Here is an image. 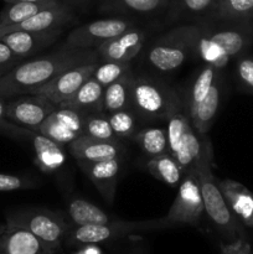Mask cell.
Here are the masks:
<instances>
[{
    "mask_svg": "<svg viewBox=\"0 0 253 254\" xmlns=\"http://www.w3.org/2000/svg\"><path fill=\"white\" fill-rule=\"evenodd\" d=\"M212 15L216 19L245 21L253 15V0H216Z\"/></svg>",
    "mask_w": 253,
    "mask_h": 254,
    "instance_id": "obj_26",
    "label": "cell"
},
{
    "mask_svg": "<svg viewBox=\"0 0 253 254\" xmlns=\"http://www.w3.org/2000/svg\"><path fill=\"white\" fill-rule=\"evenodd\" d=\"M24 60L17 56L1 39H0V77L7 73L10 69L22 62Z\"/></svg>",
    "mask_w": 253,
    "mask_h": 254,
    "instance_id": "obj_37",
    "label": "cell"
},
{
    "mask_svg": "<svg viewBox=\"0 0 253 254\" xmlns=\"http://www.w3.org/2000/svg\"><path fill=\"white\" fill-rule=\"evenodd\" d=\"M0 254H51L44 243L26 228L5 225L0 235Z\"/></svg>",
    "mask_w": 253,
    "mask_h": 254,
    "instance_id": "obj_16",
    "label": "cell"
},
{
    "mask_svg": "<svg viewBox=\"0 0 253 254\" xmlns=\"http://www.w3.org/2000/svg\"><path fill=\"white\" fill-rule=\"evenodd\" d=\"M130 72V62L122 61H104L103 64H97L93 72V78L98 81L103 87L113 83L117 79Z\"/></svg>",
    "mask_w": 253,
    "mask_h": 254,
    "instance_id": "obj_33",
    "label": "cell"
},
{
    "mask_svg": "<svg viewBox=\"0 0 253 254\" xmlns=\"http://www.w3.org/2000/svg\"><path fill=\"white\" fill-rule=\"evenodd\" d=\"M218 78V69L215 67L205 64L200 73L193 81L192 86L190 89V96H189V116L196 109V107L205 99L210 92L211 87L215 83L216 79Z\"/></svg>",
    "mask_w": 253,
    "mask_h": 254,
    "instance_id": "obj_28",
    "label": "cell"
},
{
    "mask_svg": "<svg viewBox=\"0 0 253 254\" xmlns=\"http://www.w3.org/2000/svg\"><path fill=\"white\" fill-rule=\"evenodd\" d=\"M73 14L71 10L62 4L52 5V6L45 7V9L40 10L35 15L30 16L25 21L20 22V24L14 25V26L6 27V29L0 30V36L7 34L11 31H17V30H22V31H46V30H54V29H62L64 24L72 20Z\"/></svg>",
    "mask_w": 253,
    "mask_h": 254,
    "instance_id": "obj_15",
    "label": "cell"
},
{
    "mask_svg": "<svg viewBox=\"0 0 253 254\" xmlns=\"http://www.w3.org/2000/svg\"><path fill=\"white\" fill-rule=\"evenodd\" d=\"M77 163L89 181L93 184L97 191L101 193L103 200L108 205H112L116 197L117 184L122 168L121 159H112V160L97 161V163H89V161H77Z\"/></svg>",
    "mask_w": 253,
    "mask_h": 254,
    "instance_id": "obj_11",
    "label": "cell"
},
{
    "mask_svg": "<svg viewBox=\"0 0 253 254\" xmlns=\"http://www.w3.org/2000/svg\"><path fill=\"white\" fill-rule=\"evenodd\" d=\"M206 32L212 41L225 50L230 59L242 54L251 41V35L245 29L233 27V29H220L213 31L206 30Z\"/></svg>",
    "mask_w": 253,
    "mask_h": 254,
    "instance_id": "obj_24",
    "label": "cell"
},
{
    "mask_svg": "<svg viewBox=\"0 0 253 254\" xmlns=\"http://www.w3.org/2000/svg\"><path fill=\"white\" fill-rule=\"evenodd\" d=\"M145 41V32L130 27L117 37L103 42L96 49L104 61L130 62L140 52Z\"/></svg>",
    "mask_w": 253,
    "mask_h": 254,
    "instance_id": "obj_13",
    "label": "cell"
},
{
    "mask_svg": "<svg viewBox=\"0 0 253 254\" xmlns=\"http://www.w3.org/2000/svg\"><path fill=\"white\" fill-rule=\"evenodd\" d=\"M134 76L131 72L117 79L113 83L104 87L102 109L104 113L129 109L131 107V89H133Z\"/></svg>",
    "mask_w": 253,
    "mask_h": 254,
    "instance_id": "obj_21",
    "label": "cell"
},
{
    "mask_svg": "<svg viewBox=\"0 0 253 254\" xmlns=\"http://www.w3.org/2000/svg\"><path fill=\"white\" fill-rule=\"evenodd\" d=\"M67 218L72 227L103 225L114 220L98 206L79 197L71 198L67 203Z\"/></svg>",
    "mask_w": 253,
    "mask_h": 254,
    "instance_id": "obj_20",
    "label": "cell"
},
{
    "mask_svg": "<svg viewBox=\"0 0 253 254\" xmlns=\"http://www.w3.org/2000/svg\"><path fill=\"white\" fill-rule=\"evenodd\" d=\"M82 135L99 140H117L113 129L109 123L108 114L104 112L87 113L83 117V133Z\"/></svg>",
    "mask_w": 253,
    "mask_h": 254,
    "instance_id": "obj_30",
    "label": "cell"
},
{
    "mask_svg": "<svg viewBox=\"0 0 253 254\" xmlns=\"http://www.w3.org/2000/svg\"><path fill=\"white\" fill-rule=\"evenodd\" d=\"M103 91L104 87L93 77H91L66 102L60 104V107L72 108L83 114L103 112L102 109Z\"/></svg>",
    "mask_w": 253,
    "mask_h": 254,
    "instance_id": "obj_18",
    "label": "cell"
},
{
    "mask_svg": "<svg viewBox=\"0 0 253 254\" xmlns=\"http://www.w3.org/2000/svg\"><path fill=\"white\" fill-rule=\"evenodd\" d=\"M97 64H98V62H91V64L71 67V68L61 72L59 76L51 79L49 83L44 84L40 88L34 89L29 94L42 96L56 106H60L63 102H66L87 79L93 76Z\"/></svg>",
    "mask_w": 253,
    "mask_h": 254,
    "instance_id": "obj_10",
    "label": "cell"
},
{
    "mask_svg": "<svg viewBox=\"0 0 253 254\" xmlns=\"http://www.w3.org/2000/svg\"><path fill=\"white\" fill-rule=\"evenodd\" d=\"M71 155L77 161H97L121 159L124 153V148L118 140H99L81 135L68 145Z\"/></svg>",
    "mask_w": 253,
    "mask_h": 254,
    "instance_id": "obj_14",
    "label": "cell"
},
{
    "mask_svg": "<svg viewBox=\"0 0 253 254\" xmlns=\"http://www.w3.org/2000/svg\"><path fill=\"white\" fill-rule=\"evenodd\" d=\"M131 107L144 118L168 119L180 109L179 97L174 89L146 77H134Z\"/></svg>",
    "mask_w": 253,
    "mask_h": 254,
    "instance_id": "obj_6",
    "label": "cell"
},
{
    "mask_svg": "<svg viewBox=\"0 0 253 254\" xmlns=\"http://www.w3.org/2000/svg\"><path fill=\"white\" fill-rule=\"evenodd\" d=\"M212 168V149H211L210 141L206 140L202 154L192 170H195L198 184H200L206 215L215 225V227L220 231L221 235L231 242V241L243 237L245 233H243V228L241 226V221L233 215L220 186L216 183Z\"/></svg>",
    "mask_w": 253,
    "mask_h": 254,
    "instance_id": "obj_2",
    "label": "cell"
},
{
    "mask_svg": "<svg viewBox=\"0 0 253 254\" xmlns=\"http://www.w3.org/2000/svg\"><path fill=\"white\" fill-rule=\"evenodd\" d=\"M6 4L10 2H46V1H55V0H4Z\"/></svg>",
    "mask_w": 253,
    "mask_h": 254,
    "instance_id": "obj_43",
    "label": "cell"
},
{
    "mask_svg": "<svg viewBox=\"0 0 253 254\" xmlns=\"http://www.w3.org/2000/svg\"><path fill=\"white\" fill-rule=\"evenodd\" d=\"M74 254H103L102 250L97 245H84L81 250L77 251Z\"/></svg>",
    "mask_w": 253,
    "mask_h": 254,
    "instance_id": "obj_41",
    "label": "cell"
},
{
    "mask_svg": "<svg viewBox=\"0 0 253 254\" xmlns=\"http://www.w3.org/2000/svg\"><path fill=\"white\" fill-rule=\"evenodd\" d=\"M166 121H168V124H166L165 130L166 135H168L169 153L171 155H174L176 153V150H178L181 140H183L184 134L188 130L189 126H191V121L190 117L181 113L180 111L171 114Z\"/></svg>",
    "mask_w": 253,
    "mask_h": 254,
    "instance_id": "obj_32",
    "label": "cell"
},
{
    "mask_svg": "<svg viewBox=\"0 0 253 254\" xmlns=\"http://www.w3.org/2000/svg\"><path fill=\"white\" fill-rule=\"evenodd\" d=\"M221 102V81L220 77L216 79L211 87L210 92L202 102L196 107L195 111L190 114L191 126L200 135H206L212 127L213 121L217 116Z\"/></svg>",
    "mask_w": 253,
    "mask_h": 254,
    "instance_id": "obj_19",
    "label": "cell"
},
{
    "mask_svg": "<svg viewBox=\"0 0 253 254\" xmlns=\"http://www.w3.org/2000/svg\"><path fill=\"white\" fill-rule=\"evenodd\" d=\"M195 54L205 62V64L215 67L216 69L226 67L230 61V56L226 54L225 50L218 46L215 41H212L203 29L201 30V34L198 36Z\"/></svg>",
    "mask_w": 253,
    "mask_h": 254,
    "instance_id": "obj_27",
    "label": "cell"
},
{
    "mask_svg": "<svg viewBox=\"0 0 253 254\" xmlns=\"http://www.w3.org/2000/svg\"><path fill=\"white\" fill-rule=\"evenodd\" d=\"M130 27H133V24L124 19L96 20L72 30L67 36L66 45L76 49H97L99 45L117 37Z\"/></svg>",
    "mask_w": 253,
    "mask_h": 254,
    "instance_id": "obj_9",
    "label": "cell"
},
{
    "mask_svg": "<svg viewBox=\"0 0 253 254\" xmlns=\"http://www.w3.org/2000/svg\"><path fill=\"white\" fill-rule=\"evenodd\" d=\"M237 74L240 81L251 93H253V59L242 57L237 62Z\"/></svg>",
    "mask_w": 253,
    "mask_h": 254,
    "instance_id": "obj_38",
    "label": "cell"
},
{
    "mask_svg": "<svg viewBox=\"0 0 253 254\" xmlns=\"http://www.w3.org/2000/svg\"><path fill=\"white\" fill-rule=\"evenodd\" d=\"M200 136L203 135L196 133L192 126H189L178 150L173 155L175 160L178 161L179 165H180L184 174L195 168L196 163H197L201 154H202L207 139H201Z\"/></svg>",
    "mask_w": 253,
    "mask_h": 254,
    "instance_id": "obj_22",
    "label": "cell"
},
{
    "mask_svg": "<svg viewBox=\"0 0 253 254\" xmlns=\"http://www.w3.org/2000/svg\"><path fill=\"white\" fill-rule=\"evenodd\" d=\"M59 4L57 0L46 2H10L0 11V30L14 26L29 19L45 7Z\"/></svg>",
    "mask_w": 253,
    "mask_h": 254,
    "instance_id": "obj_25",
    "label": "cell"
},
{
    "mask_svg": "<svg viewBox=\"0 0 253 254\" xmlns=\"http://www.w3.org/2000/svg\"><path fill=\"white\" fill-rule=\"evenodd\" d=\"M161 228H168L164 217L148 221L113 220L103 225L72 227L64 242L68 246L99 245V243L121 240L134 233L149 232V231L161 230Z\"/></svg>",
    "mask_w": 253,
    "mask_h": 254,
    "instance_id": "obj_5",
    "label": "cell"
},
{
    "mask_svg": "<svg viewBox=\"0 0 253 254\" xmlns=\"http://www.w3.org/2000/svg\"><path fill=\"white\" fill-rule=\"evenodd\" d=\"M5 109H6V99L0 97V124L5 121Z\"/></svg>",
    "mask_w": 253,
    "mask_h": 254,
    "instance_id": "obj_42",
    "label": "cell"
},
{
    "mask_svg": "<svg viewBox=\"0 0 253 254\" xmlns=\"http://www.w3.org/2000/svg\"><path fill=\"white\" fill-rule=\"evenodd\" d=\"M37 131L41 134H44L47 138L52 139L56 143L61 144V145H69L73 140H76L78 138V134H76L74 131H72L71 129L67 128L61 121L56 118L54 116V113L50 114L46 119L44 121V123L40 126V128L37 129Z\"/></svg>",
    "mask_w": 253,
    "mask_h": 254,
    "instance_id": "obj_31",
    "label": "cell"
},
{
    "mask_svg": "<svg viewBox=\"0 0 253 254\" xmlns=\"http://www.w3.org/2000/svg\"><path fill=\"white\" fill-rule=\"evenodd\" d=\"M31 188H35V184L30 179L24 178V176L0 173V192L25 190V189Z\"/></svg>",
    "mask_w": 253,
    "mask_h": 254,
    "instance_id": "obj_35",
    "label": "cell"
},
{
    "mask_svg": "<svg viewBox=\"0 0 253 254\" xmlns=\"http://www.w3.org/2000/svg\"><path fill=\"white\" fill-rule=\"evenodd\" d=\"M57 108L55 103L37 94H22L6 99L5 118L6 121L37 131L45 119Z\"/></svg>",
    "mask_w": 253,
    "mask_h": 254,
    "instance_id": "obj_8",
    "label": "cell"
},
{
    "mask_svg": "<svg viewBox=\"0 0 253 254\" xmlns=\"http://www.w3.org/2000/svg\"><path fill=\"white\" fill-rule=\"evenodd\" d=\"M216 0H180L181 9L190 14H198L206 11L207 9H212Z\"/></svg>",
    "mask_w": 253,
    "mask_h": 254,
    "instance_id": "obj_40",
    "label": "cell"
},
{
    "mask_svg": "<svg viewBox=\"0 0 253 254\" xmlns=\"http://www.w3.org/2000/svg\"><path fill=\"white\" fill-rule=\"evenodd\" d=\"M136 143L141 150L149 156H156L169 153V143L166 130L164 128H145L139 131L135 136Z\"/></svg>",
    "mask_w": 253,
    "mask_h": 254,
    "instance_id": "obj_29",
    "label": "cell"
},
{
    "mask_svg": "<svg viewBox=\"0 0 253 254\" xmlns=\"http://www.w3.org/2000/svg\"><path fill=\"white\" fill-rule=\"evenodd\" d=\"M221 254H251V245L243 237L221 245Z\"/></svg>",
    "mask_w": 253,
    "mask_h": 254,
    "instance_id": "obj_39",
    "label": "cell"
},
{
    "mask_svg": "<svg viewBox=\"0 0 253 254\" xmlns=\"http://www.w3.org/2000/svg\"><path fill=\"white\" fill-rule=\"evenodd\" d=\"M146 169L154 178L171 188L179 186L183 180V170L170 153L151 156L146 163Z\"/></svg>",
    "mask_w": 253,
    "mask_h": 254,
    "instance_id": "obj_23",
    "label": "cell"
},
{
    "mask_svg": "<svg viewBox=\"0 0 253 254\" xmlns=\"http://www.w3.org/2000/svg\"><path fill=\"white\" fill-rule=\"evenodd\" d=\"M62 29L46 30V31H17L7 32L0 36V39L22 60L32 57L37 52L51 46L59 36Z\"/></svg>",
    "mask_w": 253,
    "mask_h": 254,
    "instance_id": "obj_12",
    "label": "cell"
},
{
    "mask_svg": "<svg viewBox=\"0 0 253 254\" xmlns=\"http://www.w3.org/2000/svg\"><path fill=\"white\" fill-rule=\"evenodd\" d=\"M178 188V195L168 215L164 217L166 226H198L205 212V207L195 170L184 174L183 180Z\"/></svg>",
    "mask_w": 253,
    "mask_h": 254,
    "instance_id": "obj_7",
    "label": "cell"
},
{
    "mask_svg": "<svg viewBox=\"0 0 253 254\" xmlns=\"http://www.w3.org/2000/svg\"><path fill=\"white\" fill-rule=\"evenodd\" d=\"M201 27L181 25L159 37L148 50V61L160 72H173L180 68L189 57L196 52Z\"/></svg>",
    "mask_w": 253,
    "mask_h": 254,
    "instance_id": "obj_3",
    "label": "cell"
},
{
    "mask_svg": "<svg viewBox=\"0 0 253 254\" xmlns=\"http://www.w3.org/2000/svg\"><path fill=\"white\" fill-rule=\"evenodd\" d=\"M6 223L26 228L44 243L51 254L61 248L72 228L69 221L62 213L45 208H30L15 212L7 216Z\"/></svg>",
    "mask_w": 253,
    "mask_h": 254,
    "instance_id": "obj_4",
    "label": "cell"
},
{
    "mask_svg": "<svg viewBox=\"0 0 253 254\" xmlns=\"http://www.w3.org/2000/svg\"><path fill=\"white\" fill-rule=\"evenodd\" d=\"M108 119L117 138H130L135 131V117L129 109L109 113Z\"/></svg>",
    "mask_w": 253,
    "mask_h": 254,
    "instance_id": "obj_34",
    "label": "cell"
},
{
    "mask_svg": "<svg viewBox=\"0 0 253 254\" xmlns=\"http://www.w3.org/2000/svg\"><path fill=\"white\" fill-rule=\"evenodd\" d=\"M4 228H5V225H0V235H1V232L4 231Z\"/></svg>",
    "mask_w": 253,
    "mask_h": 254,
    "instance_id": "obj_44",
    "label": "cell"
},
{
    "mask_svg": "<svg viewBox=\"0 0 253 254\" xmlns=\"http://www.w3.org/2000/svg\"><path fill=\"white\" fill-rule=\"evenodd\" d=\"M165 4L166 0H118L119 6L135 12L155 11Z\"/></svg>",
    "mask_w": 253,
    "mask_h": 254,
    "instance_id": "obj_36",
    "label": "cell"
},
{
    "mask_svg": "<svg viewBox=\"0 0 253 254\" xmlns=\"http://www.w3.org/2000/svg\"><path fill=\"white\" fill-rule=\"evenodd\" d=\"M97 55V51L91 49H76L66 45L46 56L24 60L0 77V97L10 99L29 94L71 67L98 62Z\"/></svg>",
    "mask_w": 253,
    "mask_h": 254,
    "instance_id": "obj_1",
    "label": "cell"
},
{
    "mask_svg": "<svg viewBox=\"0 0 253 254\" xmlns=\"http://www.w3.org/2000/svg\"><path fill=\"white\" fill-rule=\"evenodd\" d=\"M233 215L247 227H253V193L242 184L226 179L218 183Z\"/></svg>",
    "mask_w": 253,
    "mask_h": 254,
    "instance_id": "obj_17",
    "label": "cell"
}]
</instances>
